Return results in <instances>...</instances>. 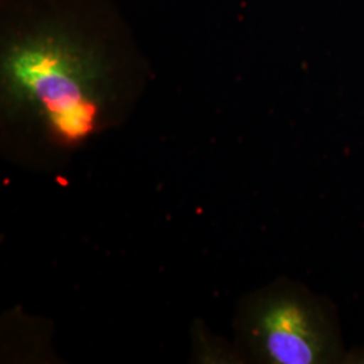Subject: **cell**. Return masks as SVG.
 Segmentation results:
<instances>
[{
  "mask_svg": "<svg viewBox=\"0 0 364 364\" xmlns=\"http://www.w3.org/2000/svg\"><path fill=\"white\" fill-rule=\"evenodd\" d=\"M344 364H364V344L348 348Z\"/></svg>",
  "mask_w": 364,
  "mask_h": 364,
  "instance_id": "3957f363",
  "label": "cell"
},
{
  "mask_svg": "<svg viewBox=\"0 0 364 364\" xmlns=\"http://www.w3.org/2000/svg\"><path fill=\"white\" fill-rule=\"evenodd\" d=\"M146 64L109 0H1L3 120L73 147L117 122Z\"/></svg>",
  "mask_w": 364,
  "mask_h": 364,
  "instance_id": "6da1fadb",
  "label": "cell"
},
{
  "mask_svg": "<svg viewBox=\"0 0 364 364\" xmlns=\"http://www.w3.org/2000/svg\"><path fill=\"white\" fill-rule=\"evenodd\" d=\"M237 336L246 358L264 364H344L348 348L335 302L291 279L243 299Z\"/></svg>",
  "mask_w": 364,
  "mask_h": 364,
  "instance_id": "7a4b0ae2",
  "label": "cell"
}]
</instances>
